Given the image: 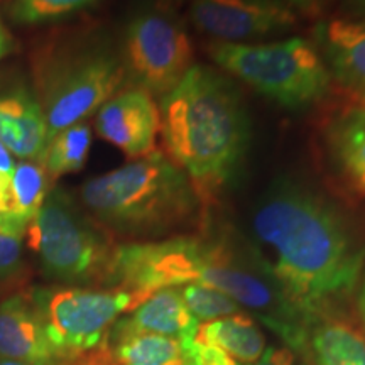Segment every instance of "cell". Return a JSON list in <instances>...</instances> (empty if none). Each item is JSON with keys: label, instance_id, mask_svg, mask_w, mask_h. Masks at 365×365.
Returning <instances> with one entry per match:
<instances>
[{"label": "cell", "instance_id": "cell-15", "mask_svg": "<svg viewBox=\"0 0 365 365\" xmlns=\"http://www.w3.org/2000/svg\"><path fill=\"white\" fill-rule=\"evenodd\" d=\"M117 323L127 330L156 333L188 345L198 335L200 323L186 308L178 287L156 291Z\"/></svg>", "mask_w": 365, "mask_h": 365}, {"label": "cell", "instance_id": "cell-13", "mask_svg": "<svg viewBox=\"0 0 365 365\" xmlns=\"http://www.w3.org/2000/svg\"><path fill=\"white\" fill-rule=\"evenodd\" d=\"M313 43L325 59L333 80L365 93V22L335 17L318 22Z\"/></svg>", "mask_w": 365, "mask_h": 365}, {"label": "cell", "instance_id": "cell-32", "mask_svg": "<svg viewBox=\"0 0 365 365\" xmlns=\"http://www.w3.org/2000/svg\"><path fill=\"white\" fill-rule=\"evenodd\" d=\"M0 365H24V364L14 362V360H4V359H0Z\"/></svg>", "mask_w": 365, "mask_h": 365}, {"label": "cell", "instance_id": "cell-21", "mask_svg": "<svg viewBox=\"0 0 365 365\" xmlns=\"http://www.w3.org/2000/svg\"><path fill=\"white\" fill-rule=\"evenodd\" d=\"M91 129L86 122L68 127L49 140L43 159V168L49 180L80 171L88 159Z\"/></svg>", "mask_w": 365, "mask_h": 365}, {"label": "cell", "instance_id": "cell-23", "mask_svg": "<svg viewBox=\"0 0 365 365\" xmlns=\"http://www.w3.org/2000/svg\"><path fill=\"white\" fill-rule=\"evenodd\" d=\"M95 0H14L9 14L17 24H43L78 12Z\"/></svg>", "mask_w": 365, "mask_h": 365}, {"label": "cell", "instance_id": "cell-10", "mask_svg": "<svg viewBox=\"0 0 365 365\" xmlns=\"http://www.w3.org/2000/svg\"><path fill=\"white\" fill-rule=\"evenodd\" d=\"M190 19L213 43L250 44L293 29L298 14L282 0H193Z\"/></svg>", "mask_w": 365, "mask_h": 365}, {"label": "cell", "instance_id": "cell-6", "mask_svg": "<svg viewBox=\"0 0 365 365\" xmlns=\"http://www.w3.org/2000/svg\"><path fill=\"white\" fill-rule=\"evenodd\" d=\"M125 80L120 54L102 44L59 48L44 56L36 71L34 97L48 125V144L98 112Z\"/></svg>", "mask_w": 365, "mask_h": 365}, {"label": "cell", "instance_id": "cell-5", "mask_svg": "<svg viewBox=\"0 0 365 365\" xmlns=\"http://www.w3.org/2000/svg\"><path fill=\"white\" fill-rule=\"evenodd\" d=\"M208 54L225 75L287 110H303L317 105L331 91V73L309 39L212 43Z\"/></svg>", "mask_w": 365, "mask_h": 365}, {"label": "cell", "instance_id": "cell-30", "mask_svg": "<svg viewBox=\"0 0 365 365\" xmlns=\"http://www.w3.org/2000/svg\"><path fill=\"white\" fill-rule=\"evenodd\" d=\"M350 11L359 17V21L365 22V0H346Z\"/></svg>", "mask_w": 365, "mask_h": 365}, {"label": "cell", "instance_id": "cell-8", "mask_svg": "<svg viewBox=\"0 0 365 365\" xmlns=\"http://www.w3.org/2000/svg\"><path fill=\"white\" fill-rule=\"evenodd\" d=\"M34 301L46 335L71 364L103 345L120 314L143 303L137 296L117 287H58L41 291Z\"/></svg>", "mask_w": 365, "mask_h": 365}, {"label": "cell", "instance_id": "cell-25", "mask_svg": "<svg viewBox=\"0 0 365 365\" xmlns=\"http://www.w3.org/2000/svg\"><path fill=\"white\" fill-rule=\"evenodd\" d=\"M185 349V365H239L235 359H232L227 352L215 345L203 344L200 340H193Z\"/></svg>", "mask_w": 365, "mask_h": 365}, {"label": "cell", "instance_id": "cell-7", "mask_svg": "<svg viewBox=\"0 0 365 365\" xmlns=\"http://www.w3.org/2000/svg\"><path fill=\"white\" fill-rule=\"evenodd\" d=\"M97 223L65 190H49L26 230L27 245L38 255L46 276L105 284L117 245Z\"/></svg>", "mask_w": 365, "mask_h": 365}, {"label": "cell", "instance_id": "cell-14", "mask_svg": "<svg viewBox=\"0 0 365 365\" xmlns=\"http://www.w3.org/2000/svg\"><path fill=\"white\" fill-rule=\"evenodd\" d=\"M0 143L22 161L43 164L48 148V125L34 93L0 91Z\"/></svg>", "mask_w": 365, "mask_h": 365}, {"label": "cell", "instance_id": "cell-35", "mask_svg": "<svg viewBox=\"0 0 365 365\" xmlns=\"http://www.w3.org/2000/svg\"><path fill=\"white\" fill-rule=\"evenodd\" d=\"M304 365H307V364H304Z\"/></svg>", "mask_w": 365, "mask_h": 365}, {"label": "cell", "instance_id": "cell-27", "mask_svg": "<svg viewBox=\"0 0 365 365\" xmlns=\"http://www.w3.org/2000/svg\"><path fill=\"white\" fill-rule=\"evenodd\" d=\"M250 365H296V357L287 346H269L261 359Z\"/></svg>", "mask_w": 365, "mask_h": 365}, {"label": "cell", "instance_id": "cell-4", "mask_svg": "<svg viewBox=\"0 0 365 365\" xmlns=\"http://www.w3.org/2000/svg\"><path fill=\"white\" fill-rule=\"evenodd\" d=\"M80 195L95 222L139 239L180 235L198 225L207 210L190 178L158 149L91 178Z\"/></svg>", "mask_w": 365, "mask_h": 365}, {"label": "cell", "instance_id": "cell-11", "mask_svg": "<svg viewBox=\"0 0 365 365\" xmlns=\"http://www.w3.org/2000/svg\"><path fill=\"white\" fill-rule=\"evenodd\" d=\"M95 129L127 158H144L156 150L161 132L159 105L143 88L120 90L98 108Z\"/></svg>", "mask_w": 365, "mask_h": 365}, {"label": "cell", "instance_id": "cell-18", "mask_svg": "<svg viewBox=\"0 0 365 365\" xmlns=\"http://www.w3.org/2000/svg\"><path fill=\"white\" fill-rule=\"evenodd\" d=\"M107 345L118 365H185L180 341L156 333L127 330L115 322Z\"/></svg>", "mask_w": 365, "mask_h": 365}, {"label": "cell", "instance_id": "cell-34", "mask_svg": "<svg viewBox=\"0 0 365 365\" xmlns=\"http://www.w3.org/2000/svg\"><path fill=\"white\" fill-rule=\"evenodd\" d=\"M0 27H2V26H0Z\"/></svg>", "mask_w": 365, "mask_h": 365}, {"label": "cell", "instance_id": "cell-2", "mask_svg": "<svg viewBox=\"0 0 365 365\" xmlns=\"http://www.w3.org/2000/svg\"><path fill=\"white\" fill-rule=\"evenodd\" d=\"M205 284L222 291L261 319L287 349L304 352L309 327L282 298L257 266L252 254L240 252L228 240L202 235H175L117 245L107 287H117L140 301L156 291Z\"/></svg>", "mask_w": 365, "mask_h": 365}, {"label": "cell", "instance_id": "cell-33", "mask_svg": "<svg viewBox=\"0 0 365 365\" xmlns=\"http://www.w3.org/2000/svg\"><path fill=\"white\" fill-rule=\"evenodd\" d=\"M359 105L365 110V93H359Z\"/></svg>", "mask_w": 365, "mask_h": 365}, {"label": "cell", "instance_id": "cell-24", "mask_svg": "<svg viewBox=\"0 0 365 365\" xmlns=\"http://www.w3.org/2000/svg\"><path fill=\"white\" fill-rule=\"evenodd\" d=\"M26 228L0 218V277L11 276L19 267Z\"/></svg>", "mask_w": 365, "mask_h": 365}, {"label": "cell", "instance_id": "cell-16", "mask_svg": "<svg viewBox=\"0 0 365 365\" xmlns=\"http://www.w3.org/2000/svg\"><path fill=\"white\" fill-rule=\"evenodd\" d=\"M323 139L340 175L365 195V110L360 105L333 113L328 118Z\"/></svg>", "mask_w": 365, "mask_h": 365}, {"label": "cell", "instance_id": "cell-31", "mask_svg": "<svg viewBox=\"0 0 365 365\" xmlns=\"http://www.w3.org/2000/svg\"><path fill=\"white\" fill-rule=\"evenodd\" d=\"M7 51V38H6V33H4V29L0 27V58L4 56Z\"/></svg>", "mask_w": 365, "mask_h": 365}, {"label": "cell", "instance_id": "cell-3", "mask_svg": "<svg viewBox=\"0 0 365 365\" xmlns=\"http://www.w3.org/2000/svg\"><path fill=\"white\" fill-rule=\"evenodd\" d=\"M168 158L193 182L205 208L234 185L252 139L247 105L225 73L193 65L159 98Z\"/></svg>", "mask_w": 365, "mask_h": 365}, {"label": "cell", "instance_id": "cell-26", "mask_svg": "<svg viewBox=\"0 0 365 365\" xmlns=\"http://www.w3.org/2000/svg\"><path fill=\"white\" fill-rule=\"evenodd\" d=\"M14 170H16V164H14L11 150L0 143V218L6 217L7 213L9 193H11Z\"/></svg>", "mask_w": 365, "mask_h": 365}, {"label": "cell", "instance_id": "cell-28", "mask_svg": "<svg viewBox=\"0 0 365 365\" xmlns=\"http://www.w3.org/2000/svg\"><path fill=\"white\" fill-rule=\"evenodd\" d=\"M296 14H303V16L312 17V19H317L325 11L330 0H282Z\"/></svg>", "mask_w": 365, "mask_h": 365}, {"label": "cell", "instance_id": "cell-29", "mask_svg": "<svg viewBox=\"0 0 365 365\" xmlns=\"http://www.w3.org/2000/svg\"><path fill=\"white\" fill-rule=\"evenodd\" d=\"M357 308H359V317H360V323H362L364 328V335H365V269L362 277H360L359 282V298H357Z\"/></svg>", "mask_w": 365, "mask_h": 365}, {"label": "cell", "instance_id": "cell-19", "mask_svg": "<svg viewBox=\"0 0 365 365\" xmlns=\"http://www.w3.org/2000/svg\"><path fill=\"white\" fill-rule=\"evenodd\" d=\"M196 340L215 345L242 364H254L266 352V336L250 314L235 313L198 328Z\"/></svg>", "mask_w": 365, "mask_h": 365}, {"label": "cell", "instance_id": "cell-12", "mask_svg": "<svg viewBox=\"0 0 365 365\" xmlns=\"http://www.w3.org/2000/svg\"><path fill=\"white\" fill-rule=\"evenodd\" d=\"M0 359L24 365H73L44 330L34 298L12 296L0 304Z\"/></svg>", "mask_w": 365, "mask_h": 365}, {"label": "cell", "instance_id": "cell-9", "mask_svg": "<svg viewBox=\"0 0 365 365\" xmlns=\"http://www.w3.org/2000/svg\"><path fill=\"white\" fill-rule=\"evenodd\" d=\"M120 58L134 86L161 98L193 66V46L188 31L175 16L144 11L127 24Z\"/></svg>", "mask_w": 365, "mask_h": 365}, {"label": "cell", "instance_id": "cell-20", "mask_svg": "<svg viewBox=\"0 0 365 365\" xmlns=\"http://www.w3.org/2000/svg\"><path fill=\"white\" fill-rule=\"evenodd\" d=\"M48 193L49 176L43 164L31 161L16 164L11 193H9L7 213L6 217H2V220L12 222L27 230V225L38 215Z\"/></svg>", "mask_w": 365, "mask_h": 365}, {"label": "cell", "instance_id": "cell-17", "mask_svg": "<svg viewBox=\"0 0 365 365\" xmlns=\"http://www.w3.org/2000/svg\"><path fill=\"white\" fill-rule=\"evenodd\" d=\"M304 355L314 365H365V335L341 317H328L308 330Z\"/></svg>", "mask_w": 365, "mask_h": 365}, {"label": "cell", "instance_id": "cell-22", "mask_svg": "<svg viewBox=\"0 0 365 365\" xmlns=\"http://www.w3.org/2000/svg\"><path fill=\"white\" fill-rule=\"evenodd\" d=\"M182 301L190 313L200 322H213V319L230 317V314L240 313V307L230 296L222 291L205 284H186L178 287Z\"/></svg>", "mask_w": 365, "mask_h": 365}, {"label": "cell", "instance_id": "cell-1", "mask_svg": "<svg viewBox=\"0 0 365 365\" xmlns=\"http://www.w3.org/2000/svg\"><path fill=\"white\" fill-rule=\"evenodd\" d=\"M247 249L308 327L344 314L365 269V242L350 217L294 178L276 180L257 200Z\"/></svg>", "mask_w": 365, "mask_h": 365}]
</instances>
